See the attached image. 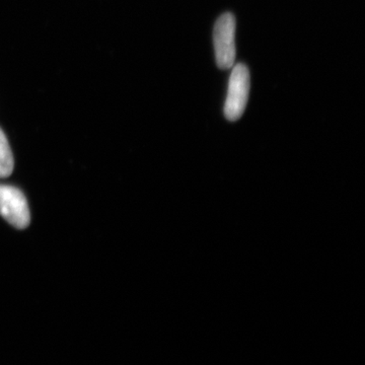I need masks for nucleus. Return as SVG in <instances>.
<instances>
[{
  "label": "nucleus",
  "mask_w": 365,
  "mask_h": 365,
  "mask_svg": "<svg viewBox=\"0 0 365 365\" xmlns=\"http://www.w3.org/2000/svg\"><path fill=\"white\" fill-rule=\"evenodd\" d=\"M250 86L248 67L242 63L232 66L225 104V116L230 121H237L244 114L248 104Z\"/></svg>",
  "instance_id": "1"
},
{
  "label": "nucleus",
  "mask_w": 365,
  "mask_h": 365,
  "mask_svg": "<svg viewBox=\"0 0 365 365\" xmlns=\"http://www.w3.org/2000/svg\"><path fill=\"white\" fill-rule=\"evenodd\" d=\"M235 19L234 14H223L216 21L213 29L216 64L220 68L228 69L235 66Z\"/></svg>",
  "instance_id": "2"
},
{
  "label": "nucleus",
  "mask_w": 365,
  "mask_h": 365,
  "mask_svg": "<svg viewBox=\"0 0 365 365\" xmlns=\"http://www.w3.org/2000/svg\"><path fill=\"white\" fill-rule=\"evenodd\" d=\"M0 215L20 230L30 225V209L20 189L0 184Z\"/></svg>",
  "instance_id": "3"
},
{
  "label": "nucleus",
  "mask_w": 365,
  "mask_h": 365,
  "mask_svg": "<svg viewBox=\"0 0 365 365\" xmlns=\"http://www.w3.org/2000/svg\"><path fill=\"white\" fill-rule=\"evenodd\" d=\"M14 160L11 146L4 132L0 129V178L11 176L14 170Z\"/></svg>",
  "instance_id": "4"
}]
</instances>
